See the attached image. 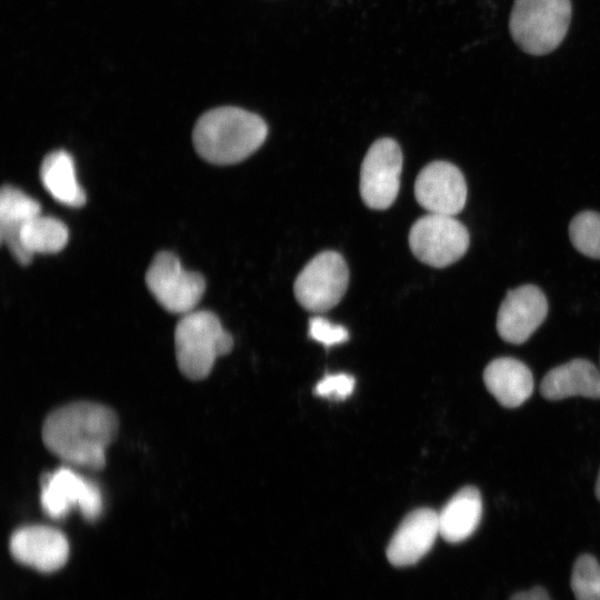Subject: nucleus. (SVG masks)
Segmentation results:
<instances>
[{
    "label": "nucleus",
    "mask_w": 600,
    "mask_h": 600,
    "mask_svg": "<svg viewBox=\"0 0 600 600\" xmlns=\"http://www.w3.org/2000/svg\"><path fill=\"white\" fill-rule=\"evenodd\" d=\"M118 418L110 408L78 401L50 412L42 426L46 448L60 460L93 470L106 464V449L118 431Z\"/></svg>",
    "instance_id": "1"
},
{
    "label": "nucleus",
    "mask_w": 600,
    "mask_h": 600,
    "mask_svg": "<svg viewBox=\"0 0 600 600\" xmlns=\"http://www.w3.org/2000/svg\"><path fill=\"white\" fill-rule=\"evenodd\" d=\"M264 120L237 107H218L204 112L196 122L192 141L206 161L226 166L251 156L266 140Z\"/></svg>",
    "instance_id": "2"
},
{
    "label": "nucleus",
    "mask_w": 600,
    "mask_h": 600,
    "mask_svg": "<svg viewBox=\"0 0 600 600\" xmlns=\"http://www.w3.org/2000/svg\"><path fill=\"white\" fill-rule=\"evenodd\" d=\"M233 347L232 336L219 318L208 310H192L182 314L174 329L178 367L191 380L209 376L218 357Z\"/></svg>",
    "instance_id": "3"
},
{
    "label": "nucleus",
    "mask_w": 600,
    "mask_h": 600,
    "mask_svg": "<svg viewBox=\"0 0 600 600\" xmlns=\"http://www.w3.org/2000/svg\"><path fill=\"white\" fill-rule=\"evenodd\" d=\"M571 14V0H514L509 32L523 52L546 56L564 40Z\"/></svg>",
    "instance_id": "4"
},
{
    "label": "nucleus",
    "mask_w": 600,
    "mask_h": 600,
    "mask_svg": "<svg viewBox=\"0 0 600 600\" xmlns=\"http://www.w3.org/2000/svg\"><path fill=\"white\" fill-rule=\"evenodd\" d=\"M146 284L163 309L179 314L194 310L206 290L203 277L186 270L169 251L154 256L146 272Z\"/></svg>",
    "instance_id": "5"
},
{
    "label": "nucleus",
    "mask_w": 600,
    "mask_h": 600,
    "mask_svg": "<svg viewBox=\"0 0 600 600\" xmlns=\"http://www.w3.org/2000/svg\"><path fill=\"white\" fill-rule=\"evenodd\" d=\"M469 244L468 229L454 216L429 213L418 219L409 233L412 253L434 268H444L458 261Z\"/></svg>",
    "instance_id": "6"
},
{
    "label": "nucleus",
    "mask_w": 600,
    "mask_h": 600,
    "mask_svg": "<svg viewBox=\"0 0 600 600\" xmlns=\"http://www.w3.org/2000/svg\"><path fill=\"white\" fill-rule=\"evenodd\" d=\"M349 282L346 261L334 251H323L312 258L298 274L293 291L308 311L324 312L342 299Z\"/></svg>",
    "instance_id": "7"
},
{
    "label": "nucleus",
    "mask_w": 600,
    "mask_h": 600,
    "mask_svg": "<svg viewBox=\"0 0 600 600\" xmlns=\"http://www.w3.org/2000/svg\"><path fill=\"white\" fill-rule=\"evenodd\" d=\"M402 152L399 144L382 138L371 144L360 170V194L371 209L383 210L396 200L400 188Z\"/></svg>",
    "instance_id": "8"
},
{
    "label": "nucleus",
    "mask_w": 600,
    "mask_h": 600,
    "mask_svg": "<svg viewBox=\"0 0 600 600\" xmlns=\"http://www.w3.org/2000/svg\"><path fill=\"white\" fill-rule=\"evenodd\" d=\"M40 501L44 512L61 519L77 508L88 521L97 520L103 508L102 494L93 482L61 467L44 477Z\"/></svg>",
    "instance_id": "9"
},
{
    "label": "nucleus",
    "mask_w": 600,
    "mask_h": 600,
    "mask_svg": "<svg viewBox=\"0 0 600 600\" xmlns=\"http://www.w3.org/2000/svg\"><path fill=\"white\" fill-rule=\"evenodd\" d=\"M467 183L462 172L447 161H433L418 174L414 196L429 213L456 216L464 208Z\"/></svg>",
    "instance_id": "10"
},
{
    "label": "nucleus",
    "mask_w": 600,
    "mask_h": 600,
    "mask_svg": "<svg viewBox=\"0 0 600 600\" xmlns=\"http://www.w3.org/2000/svg\"><path fill=\"white\" fill-rule=\"evenodd\" d=\"M548 301L534 284H523L509 290L497 314V331L509 343L521 344L544 321Z\"/></svg>",
    "instance_id": "11"
},
{
    "label": "nucleus",
    "mask_w": 600,
    "mask_h": 600,
    "mask_svg": "<svg viewBox=\"0 0 600 600\" xmlns=\"http://www.w3.org/2000/svg\"><path fill=\"white\" fill-rule=\"evenodd\" d=\"M14 559L43 572L61 568L69 557V542L58 529L47 526H27L10 538Z\"/></svg>",
    "instance_id": "12"
},
{
    "label": "nucleus",
    "mask_w": 600,
    "mask_h": 600,
    "mask_svg": "<svg viewBox=\"0 0 600 600\" xmlns=\"http://www.w3.org/2000/svg\"><path fill=\"white\" fill-rule=\"evenodd\" d=\"M438 534V512L429 508L413 510L394 531L387 558L394 566L413 564L432 548Z\"/></svg>",
    "instance_id": "13"
},
{
    "label": "nucleus",
    "mask_w": 600,
    "mask_h": 600,
    "mask_svg": "<svg viewBox=\"0 0 600 600\" xmlns=\"http://www.w3.org/2000/svg\"><path fill=\"white\" fill-rule=\"evenodd\" d=\"M540 393L548 400L582 396L600 399V369L586 359H573L551 369L542 379Z\"/></svg>",
    "instance_id": "14"
},
{
    "label": "nucleus",
    "mask_w": 600,
    "mask_h": 600,
    "mask_svg": "<svg viewBox=\"0 0 600 600\" xmlns=\"http://www.w3.org/2000/svg\"><path fill=\"white\" fill-rule=\"evenodd\" d=\"M488 391L506 408H517L529 399L533 391L530 369L521 361L502 357L488 363L483 371Z\"/></svg>",
    "instance_id": "15"
},
{
    "label": "nucleus",
    "mask_w": 600,
    "mask_h": 600,
    "mask_svg": "<svg viewBox=\"0 0 600 600\" xmlns=\"http://www.w3.org/2000/svg\"><path fill=\"white\" fill-rule=\"evenodd\" d=\"M482 517V499L473 486L461 488L438 512L439 534L450 543L468 539Z\"/></svg>",
    "instance_id": "16"
},
{
    "label": "nucleus",
    "mask_w": 600,
    "mask_h": 600,
    "mask_svg": "<svg viewBox=\"0 0 600 600\" xmlns=\"http://www.w3.org/2000/svg\"><path fill=\"white\" fill-rule=\"evenodd\" d=\"M40 179L58 202L74 208L86 203V192L78 182L73 158L66 150L52 151L43 158Z\"/></svg>",
    "instance_id": "17"
},
{
    "label": "nucleus",
    "mask_w": 600,
    "mask_h": 600,
    "mask_svg": "<svg viewBox=\"0 0 600 600\" xmlns=\"http://www.w3.org/2000/svg\"><path fill=\"white\" fill-rule=\"evenodd\" d=\"M41 213L40 203L18 188L6 184L0 192V239L17 260L21 228Z\"/></svg>",
    "instance_id": "18"
},
{
    "label": "nucleus",
    "mask_w": 600,
    "mask_h": 600,
    "mask_svg": "<svg viewBox=\"0 0 600 600\" xmlns=\"http://www.w3.org/2000/svg\"><path fill=\"white\" fill-rule=\"evenodd\" d=\"M68 239V228L61 220L40 213L30 219L20 230V252L17 261L28 264L34 253L59 252L64 248Z\"/></svg>",
    "instance_id": "19"
},
{
    "label": "nucleus",
    "mask_w": 600,
    "mask_h": 600,
    "mask_svg": "<svg viewBox=\"0 0 600 600\" xmlns=\"http://www.w3.org/2000/svg\"><path fill=\"white\" fill-rule=\"evenodd\" d=\"M569 237L580 253L600 259V213L596 211L578 213L569 224Z\"/></svg>",
    "instance_id": "20"
},
{
    "label": "nucleus",
    "mask_w": 600,
    "mask_h": 600,
    "mask_svg": "<svg viewBox=\"0 0 600 600\" xmlns=\"http://www.w3.org/2000/svg\"><path fill=\"white\" fill-rule=\"evenodd\" d=\"M571 588L576 600H600V563L594 557L582 554L576 560Z\"/></svg>",
    "instance_id": "21"
},
{
    "label": "nucleus",
    "mask_w": 600,
    "mask_h": 600,
    "mask_svg": "<svg viewBox=\"0 0 600 600\" xmlns=\"http://www.w3.org/2000/svg\"><path fill=\"white\" fill-rule=\"evenodd\" d=\"M309 336L327 347L343 343L349 339V332L344 327L320 316L310 319Z\"/></svg>",
    "instance_id": "22"
},
{
    "label": "nucleus",
    "mask_w": 600,
    "mask_h": 600,
    "mask_svg": "<svg viewBox=\"0 0 600 600\" xmlns=\"http://www.w3.org/2000/svg\"><path fill=\"white\" fill-rule=\"evenodd\" d=\"M354 378L348 373L327 374L314 387V393L321 398L343 400L354 389Z\"/></svg>",
    "instance_id": "23"
},
{
    "label": "nucleus",
    "mask_w": 600,
    "mask_h": 600,
    "mask_svg": "<svg viewBox=\"0 0 600 600\" xmlns=\"http://www.w3.org/2000/svg\"><path fill=\"white\" fill-rule=\"evenodd\" d=\"M510 600H551L547 591L541 587H533L527 591L517 592Z\"/></svg>",
    "instance_id": "24"
},
{
    "label": "nucleus",
    "mask_w": 600,
    "mask_h": 600,
    "mask_svg": "<svg viewBox=\"0 0 600 600\" xmlns=\"http://www.w3.org/2000/svg\"><path fill=\"white\" fill-rule=\"evenodd\" d=\"M594 492H596V496H597L598 500H600V471H599V474H598V478H597Z\"/></svg>",
    "instance_id": "25"
}]
</instances>
